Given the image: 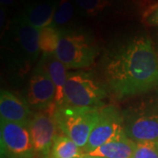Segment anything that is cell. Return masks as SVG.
<instances>
[{
  "mask_svg": "<svg viewBox=\"0 0 158 158\" xmlns=\"http://www.w3.org/2000/svg\"><path fill=\"white\" fill-rule=\"evenodd\" d=\"M0 116L1 120L27 126L33 117L28 104L7 90L1 91Z\"/></svg>",
  "mask_w": 158,
  "mask_h": 158,
  "instance_id": "30bf717a",
  "label": "cell"
},
{
  "mask_svg": "<svg viewBox=\"0 0 158 158\" xmlns=\"http://www.w3.org/2000/svg\"><path fill=\"white\" fill-rule=\"evenodd\" d=\"M56 11V5L48 3H39L27 8L24 17L29 24L35 28L40 29L49 27L54 21V16Z\"/></svg>",
  "mask_w": 158,
  "mask_h": 158,
  "instance_id": "5bb4252c",
  "label": "cell"
},
{
  "mask_svg": "<svg viewBox=\"0 0 158 158\" xmlns=\"http://www.w3.org/2000/svg\"><path fill=\"white\" fill-rule=\"evenodd\" d=\"M85 155L83 148L65 135L56 137L51 148V158H80Z\"/></svg>",
  "mask_w": 158,
  "mask_h": 158,
  "instance_id": "9a60e30c",
  "label": "cell"
},
{
  "mask_svg": "<svg viewBox=\"0 0 158 158\" xmlns=\"http://www.w3.org/2000/svg\"><path fill=\"white\" fill-rule=\"evenodd\" d=\"M80 158H99V157H96V156H91L90 155H88V154H85L82 157Z\"/></svg>",
  "mask_w": 158,
  "mask_h": 158,
  "instance_id": "603a6c76",
  "label": "cell"
},
{
  "mask_svg": "<svg viewBox=\"0 0 158 158\" xmlns=\"http://www.w3.org/2000/svg\"><path fill=\"white\" fill-rule=\"evenodd\" d=\"M74 9L69 0H60L54 16L53 23L56 26H63L72 19Z\"/></svg>",
  "mask_w": 158,
  "mask_h": 158,
  "instance_id": "ac0fdd59",
  "label": "cell"
},
{
  "mask_svg": "<svg viewBox=\"0 0 158 158\" xmlns=\"http://www.w3.org/2000/svg\"><path fill=\"white\" fill-rule=\"evenodd\" d=\"M106 77L110 89L119 98L156 89L158 59L150 39L140 36L132 40L108 62Z\"/></svg>",
  "mask_w": 158,
  "mask_h": 158,
  "instance_id": "6da1fadb",
  "label": "cell"
},
{
  "mask_svg": "<svg viewBox=\"0 0 158 158\" xmlns=\"http://www.w3.org/2000/svg\"><path fill=\"white\" fill-rule=\"evenodd\" d=\"M125 135L123 115L113 106L101 107L98 120L90 133L87 144L83 148L84 153L89 154L102 145Z\"/></svg>",
  "mask_w": 158,
  "mask_h": 158,
  "instance_id": "52a82bcc",
  "label": "cell"
},
{
  "mask_svg": "<svg viewBox=\"0 0 158 158\" xmlns=\"http://www.w3.org/2000/svg\"><path fill=\"white\" fill-rule=\"evenodd\" d=\"M40 68L48 76L50 77L52 82L56 89V104L59 106L63 100V90L68 78L66 67L55 54L53 55H43L39 63Z\"/></svg>",
  "mask_w": 158,
  "mask_h": 158,
  "instance_id": "7c38bea8",
  "label": "cell"
},
{
  "mask_svg": "<svg viewBox=\"0 0 158 158\" xmlns=\"http://www.w3.org/2000/svg\"><path fill=\"white\" fill-rule=\"evenodd\" d=\"M136 142L123 135L102 145L88 155L99 158H132Z\"/></svg>",
  "mask_w": 158,
  "mask_h": 158,
  "instance_id": "4fadbf2b",
  "label": "cell"
},
{
  "mask_svg": "<svg viewBox=\"0 0 158 158\" xmlns=\"http://www.w3.org/2000/svg\"><path fill=\"white\" fill-rule=\"evenodd\" d=\"M77 5L89 16L98 15L108 6H111L112 0H75Z\"/></svg>",
  "mask_w": 158,
  "mask_h": 158,
  "instance_id": "e0dca14e",
  "label": "cell"
},
{
  "mask_svg": "<svg viewBox=\"0 0 158 158\" xmlns=\"http://www.w3.org/2000/svg\"><path fill=\"white\" fill-rule=\"evenodd\" d=\"M105 97V90L88 74H69L64 86L63 100L61 105L71 107L100 108Z\"/></svg>",
  "mask_w": 158,
  "mask_h": 158,
  "instance_id": "277c9868",
  "label": "cell"
},
{
  "mask_svg": "<svg viewBox=\"0 0 158 158\" xmlns=\"http://www.w3.org/2000/svg\"><path fill=\"white\" fill-rule=\"evenodd\" d=\"M56 89L50 77L40 68L35 69L29 81L27 103L29 106L40 111L56 106Z\"/></svg>",
  "mask_w": 158,
  "mask_h": 158,
  "instance_id": "9c48e42d",
  "label": "cell"
},
{
  "mask_svg": "<svg viewBox=\"0 0 158 158\" xmlns=\"http://www.w3.org/2000/svg\"><path fill=\"white\" fill-rule=\"evenodd\" d=\"M100 108L71 107L56 106L54 113L58 129L81 148L87 144L90 133L97 124Z\"/></svg>",
  "mask_w": 158,
  "mask_h": 158,
  "instance_id": "3957f363",
  "label": "cell"
},
{
  "mask_svg": "<svg viewBox=\"0 0 158 158\" xmlns=\"http://www.w3.org/2000/svg\"><path fill=\"white\" fill-rule=\"evenodd\" d=\"M2 158H33L35 156L28 126L1 120Z\"/></svg>",
  "mask_w": 158,
  "mask_h": 158,
  "instance_id": "8992f818",
  "label": "cell"
},
{
  "mask_svg": "<svg viewBox=\"0 0 158 158\" xmlns=\"http://www.w3.org/2000/svg\"><path fill=\"white\" fill-rule=\"evenodd\" d=\"M67 69L88 68L96 57V50L83 34L61 33L55 53Z\"/></svg>",
  "mask_w": 158,
  "mask_h": 158,
  "instance_id": "5b68a950",
  "label": "cell"
},
{
  "mask_svg": "<svg viewBox=\"0 0 158 158\" xmlns=\"http://www.w3.org/2000/svg\"><path fill=\"white\" fill-rule=\"evenodd\" d=\"M56 106L40 111L29 121L28 128L35 155L48 156L53 142L58 135V127L54 117Z\"/></svg>",
  "mask_w": 158,
  "mask_h": 158,
  "instance_id": "ba28073f",
  "label": "cell"
},
{
  "mask_svg": "<svg viewBox=\"0 0 158 158\" xmlns=\"http://www.w3.org/2000/svg\"><path fill=\"white\" fill-rule=\"evenodd\" d=\"M132 158H158V141L137 142Z\"/></svg>",
  "mask_w": 158,
  "mask_h": 158,
  "instance_id": "d6986e66",
  "label": "cell"
},
{
  "mask_svg": "<svg viewBox=\"0 0 158 158\" xmlns=\"http://www.w3.org/2000/svg\"><path fill=\"white\" fill-rule=\"evenodd\" d=\"M61 33L62 32L51 26L40 30V50L43 55H53L56 53Z\"/></svg>",
  "mask_w": 158,
  "mask_h": 158,
  "instance_id": "2e32d148",
  "label": "cell"
},
{
  "mask_svg": "<svg viewBox=\"0 0 158 158\" xmlns=\"http://www.w3.org/2000/svg\"><path fill=\"white\" fill-rule=\"evenodd\" d=\"M141 22L148 27H158V3L146 8L142 14Z\"/></svg>",
  "mask_w": 158,
  "mask_h": 158,
  "instance_id": "ffe728a7",
  "label": "cell"
},
{
  "mask_svg": "<svg viewBox=\"0 0 158 158\" xmlns=\"http://www.w3.org/2000/svg\"><path fill=\"white\" fill-rule=\"evenodd\" d=\"M122 115L125 134L132 141H158V89L127 108Z\"/></svg>",
  "mask_w": 158,
  "mask_h": 158,
  "instance_id": "7a4b0ae2",
  "label": "cell"
},
{
  "mask_svg": "<svg viewBox=\"0 0 158 158\" xmlns=\"http://www.w3.org/2000/svg\"><path fill=\"white\" fill-rule=\"evenodd\" d=\"M14 34L19 45L32 60L39 56L40 30L29 24L24 16L15 22Z\"/></svg>",
  "mask_w": 158,
  "mask_h": 158,
  "instance_id": "8fae6325",
  "label": "cell"
},
{
  "mask_svg": "<svg viewBox=\"0 0 158 158\" xmlns=\"http://www.w3.org/2000/svg\"><path fill=\"white\" fill-rule=\"evenodd\" d=\"M33 158H51L50 156H43V155H35Z\"/></svg>",
  "mask_w": 158,
  "mask_h": 158,
  "instance_id": "7402d4cb",
  "label": "cell"
},
{
  "mask_svg": "<svg viewBox=\"0 0 158 158\" xmlns=\"http://www.w3.org/2000/svg\"><path fill=\"white\" fill-rule=\"evenodd\" d=\"M1 2V6H10L11 3L13 2V0H0Z\"/></svg>",
  "mask_w": 158,
  "mask_h": 158,
  "instance_id": "44dd1931",
  "label": "cell"
}]
</instances>
